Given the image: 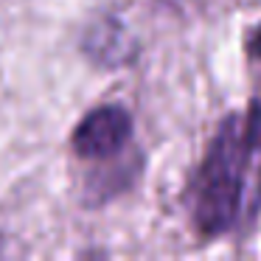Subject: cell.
Wrapping results in <instances>:
<instances>
[{"label":"cell","mask_w":261,"mask_h":261,"mask_svg":"<svg viewBox=\"0 0 261 261\" xmlns=\"http://www.w3.org/2000/svg\"><path fill=\"white\" fill-rule=\"evenodd\" d=\"M135 121L124 104H98L76 124L70 149L82 160H110L132 141Z\"/></svg>","instance_id":"obj_2"},{"label":"cell","mask_w":261,"mask_h":261,"mask_svg":"<svg viewBox=\"0 0 261 261\" xmlns=\"http://www.w3.org/2000/svg\"><path fill=\"white\" fill-rule=\"evenodd\" d=\"M253 169L261 171L244 141L242 113H227L182 188V208L194 236L214 242L239 230L242 222L255 214L261 194H250Z\"/></svg>","instance_id":"obj_1"},{"label":"cell","mask_w":261,"mask_h":261,"mask_svg":"<svg viewBox=\"0 0 261 261\" xmlns=\"http://www.w3.org/2000/svg\"><path fill=\"white\" fill-rule=\"evenodd\" d=\"M244 54H247L250 62H261V23L247 34V40H244Z\"/></svg>","instance_id":"obj_4"},{"label":"cell","mask_w":261,"mask_h":261,"mask_svg":"<svg viewBox=\"0 0 261 261\" xmlns=\"http://www.w3.org/2000/svg\"><path fill=\"white\" fill-rule=\"evenodd\" d=\"M242 126H244V141H247L250 158L261 169V90L250 98L247 113H242Z\"/></svg>","instance_id":"obj_3"}]
</instances>
